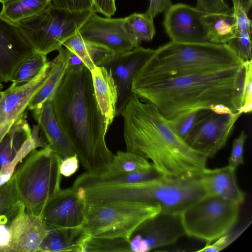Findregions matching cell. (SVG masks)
<instances>
[{
	"instance_id": "cell-19",
	"label": "cell",
	"mask_w": 252,
	"mask_h": 252,
	"mask_svg": "<svg viewBox=\"0 0 252 252\" xmlns=\"http://www.w3.org/2000/svg\"><path fill=\"white\" fill-rule=\"evenodd\" d=\"M236 169L227 165L204 170L199 179L206 194L219 196L241 205L245 195L237 183Z\"/></svg>"
},
{
	"instance_id": "cell-24",
	"label": "cell",
	"mask_w": 252,
	"mask_h": 252,
	"mask_svg": "<svg viewBox=\"0 0 252 252\" xmlns=\"http://www.w3.org/2000/svg\"><path fill=\"white\" fill-rule=\"evenodd\" d=\"M58 55L51 61L50 72L41 87L31 99L28 108L33 110L52 96L63 79L70 64L72 53L66 47H62Z\"/></svg>"
},
{
	"instance_id": "cell-4",
	"label": "cell",
	"mask_w": 252,
	"mask_h": 252,
	"mask_svg": "<svg viewBox=\"0 0 252 252\" xmlns=\"http://www.w3.org/2000/svg\"><path fill=\"white\" fill-rule=\"evenodd\" d=\"M243 63L226 44L170 41L154 50L134 76L131 84L151 83Z\"/></svg>"
},
{
	"instance_id": "cell-8",
	"label": "cell",
	"mask_w": 252,
	"mask_h": 252,
	"mask_svg": "<svg viewBox=\"0 0 252 252\" xmlns=\"http://www.w3.org/2000/svg\"><path fill=\"white\" fill-rule=\"evenodd\" d=\"M94 10L72 12L51 5L39 14L15 23L35 52L59 51Z\"/></svg>"
},
{
	"instance_id": "cell-2",
	"label": "cell",
	"mask_w": 252,
	"mask_h": 252,
	"mask_svg": "<svg viewBox=\"0 0 252 252\" xmlns=\"http://www.w3.org/2000/svg\"><path fill=\"white\" fill-rule=\"evenodd\" d=\"M126 150L149 160L162 177L199 178L208 158L180 138L152 103L132 94L121 114Z\"/></svg>"
},
{
	"instance_id": "cell-11",
	"label": "cell",
	"mask_w": 252,
	"mask_h": 252,
	"mask_svg": "<svg viewBox=\"0 0 252 252\" xmlns=\"http://www.w3.org/2000/svg\"><path fill=\"white\" fill-rule=\"evenodd\" d=\"M240 112L220 114L211 110L193 126L185 140L208 158H213L225 145Z\"/></svg>"
},
{
	"instance_id": "cell-12",
	"label": "cell",
	"mask_w": 252,
	"mask_h": 252,
	"mask_svg": "<svg viewBox=\"0 0 252 252\" xmlns=\"http://www.w3.org/2000/svg\"><path fill=\"white\" fill-rule=\"evenodd\" d=\"M78 32L84 38L103 46L114 54L129 51L139 46L127 29L125 18H103L94 11Z\"/></svg>"
},
{
	"instance_id": "cell-18",
	"label": "cell",
	"mask_w": 252,
	"mask_h": 252,
	"mask_svg": "<svg viewBox=\"0 0 252 252\" xmlns=\"http://www.w3.org/2000/svg\"><path fill=\"white\" fill-rule=\"evenodd\" d=\"M51 69L48 61L38 74L26 85L9 90L0 102V142L14 122L25 113L28 104L47 77Z\"/></svg>"
},
{
	"instance_id": "cell-41",
	"label": "cell",
	"mask_w": 252,
	"mask_h": 252,
	"mask_svg": "<svg viewBox=\"0 0 252 252\" xmlns=\"http://www.w3.org/2000/svg\"><path fill=\"white\" fill-rule=\"evenodd\" d=\"M195 7L207 13H225L231 8L224 0H196Z\"/></svg>"
},
{
	"instance_id": "cell-40",
	"label": "cell",
	"mask_w": 252,
	"mask_h": 252,
	"mask_svg": "<svg viewBox=\"0 0 252 252\" xmlns=\"http://www.w3.org/2000/svg\"><path fill=\"white\" fill-rule=\"evenodd\" d=\"M247 228L232 232L231 231L222 235L213 242L206 244L202 249L197 251L201 252H218L228 247L235 241Z\"/></svg>"
},
{
	"instance_id": "cell-25",
	"label": "cell",
	"mask_w": 252,
	"mask_h": 252,
	"mask_svg": "<svg viewBox=\"0 0 252 252\" xmlns=\"http://www.w3.org/2000/svg\"><path fill=\"white\" fill-rule=\"evenodd\" d=\"M24 113L14 122L0 142V170L11 162L32 136V130Z\"/></svg>"
},
{
	"instance_id": "cell-26",
	"label": "cell",
	"mask_w": 252,
	"mask_h": 252,
	"mask_svg": "<svg viewBox=\"0 0 252 252\" xmlns=\"http://www.w3.org/2000/svg\"><path fill=\"white\" fill-rule=\"evenodd\" d=\"M90 71L95 66H101L114 53L107 48L89 41L77 32L63 44Z\"/></svg>"
},
{
	"instance_id": "cell-43",
	"label": "cell",
	"mask_w": 252,
	"mask_h": 252,
	"mask_svg": "<svg viewBox=\"0 0 252 252\" xmlns=\"http://www.w3.org/2000/svg\"><path fill=\"white\" fill-rule=\"evenodd\" d=\"M172 5L171 0H150L149 7L145 13L154 19L158 14L165 12Z\"/></svg>"
},
{
	"instance_id": "cell-1",
	"label": "cell",
	"mask_w": 252,
	"mask_h": 252,
	"mask_svg": "<svg viewBox=\"0 0 252 252\" xmlns=\"http://www.w3.org/2000/svg\"><path fill=\"white\" fill-rule=\"evenodd\" d=\"M56 120L86 172L104 173L114 156L105 141L107 132L94 93L91 71L70 62L52 97Z\"/></svg>"
},
{
	"instance_id": "cell-23",
	"label": "cell",
	"mask_w": 252,
	"mask_h": 252,
	"mask_svg": "<svg viewBox=\"0 0 252 252\" xmlns=\"http://www.w3.org/2000/svg\"><path fill=\"white\" fill-rule=\"evenodd\" d=\"M47 227L37 252H83L84 244L90 236L81 226L66 228L47 225Z\"/></svg>"
},
{
	"instance_id": "cell-38",
	"label": "cell",
	"mask_w": 252,
	"mask_h": 252,
	"mask_svg": "<svg viewBox=\"0 0 252 252\" xmlns=\"http://www.w3.org/2000/svg\"><path fill=\"white\" fill-rule=\"evenodd\" d=\"M55 7L72 12L94 10L93 0H51Z\"/></svg>"
},
{
	"instance_id": "cell-13",
	"label": "cell",
	"mask_w": 252,
	"mask_h": 252,
	"mask_svg": "<svg viewBox=\"0 0 252 252\" xmlns=\"http://www.w3.org/2000/svg\"><path fill=\"white\" fill-rule=\"evenodd\" d=\"M86 202L80 190L72 186L61 189L49 199L39 215L48 225L80 227L85 218Z\"/></svg>"
},
{
	"instance_id": "cell-27",
	"label": "cell",
	"mask_w": 252,
	"mask_h": 252,
	"mask_svg": "<svg viewBox=\"0 0 252 252\" xmlns=\"http://www.w3.org/2000/svg\"><path fill=\"white\" fill-rule=\"evenodd\" d=\"M203 19L208 42L226 44L235 33L236 24L232 8L225 13H204Z\"/></svg>"
},
{
	"instance_id": "cell-17",
	"label": "cell",
	"mask_w": 252,
	"mask_h": 252,
	"mask_svg": "<svg viewBox=\"0 0 252 252\" xmlns=\"http://www.w3.org/2000/svg\"><path fill=\"white\" fill-rule=\"evenodd\" d=\"M34 52L17 27L0 16V79L11 82L19 65Z\"/></svg>"
},
{
	"instance_id": "cell-36",
	"label": "cell",
	"mask_w": 252,
	"mask_h": 252,
	"mask_svg": "<svg viewBox=\"0 0 252 252\" xmlns=\"http://www.w3.org/2000/svg\"><path fill=\"white\" fill-rule=\"evenodd\" d=\"M233 16L235 21L236 32H251L252 22L248 16L252 0H231Z\"/></svg>"
},
{
	"instance_id": "cell-22",
	"label": "cell",
	"mask_w": 252,
	"mask_h": 252,
	"mask_svg": "<svg viewBox=\"0 0 252 252\" xmlns=\"http://www.w3.org/2000/svg\"><path fill=\"white\" fill-rule=\"evenodd\" d=\"M161 176L152 164L143 170L114 174H92L86 172L74 181L72 187L83 189L103 187L123 186L145 182Z\"/></svg>"
},
{
	"instance_id": "cell-14",
	"label": "cell",
	"mask_w": 252,
	"mask_h": 252,
	"mask_svg": "<svg viewBox=\"0 0 252 252\" xmlns=\"http://www.w3.org/2000/svg\"><path fill=\"white\" fill-rule=\"evenodd\" d=\"M154 50L138 46L125 52L113 54L103 64L111 73L117 87L118 100L116 111L118 116L132 93V79L152 56Z\"/></svg>"
},
{
	"instance_id": "cell-29",
	"label": "cell",
	"mask_w": 252,
	"mask_h": 252,
	"mask_svg": "<svg viewBox=\"0 0 252 252\" xmlns=\"http://www.w3.org/2000/svg\"><path fill=\"white\" fill-rule=\"evenodd\" d=\"M25 207L20 202L12 176L0 186V224L8 226Z\"/></svg>"
},
{
	"instance_id": "cell-49",
	"label": "cell",
	"mask_w": 252,
	"mask_h": 252,
	"mask_svg": "<svg viewBox=\"0 0 252 252\" xmlns=\"http://www.w3.org/2000/svg\"><path fill=\"white\" fill-rule=\"evenodd\" d=\"M0 2L2 3V0H0Z\"/></svg>"
},
{
	"instance_id": "cell-46",
	"label": "cell",
	"mask_w": 252,
	"mask_h": 252,
	"mask_svg": "<svg viewBox=\"0 0 252 252\" xmlns=\"http://www.w3.org/2000/svg\"><path fill=\"white\" fill-rule=\"evenodd\" d=\"M5 94V91H0V102L2 99V98L4 97V95Z\"/></svg>"
},
{
	"instance_id": "cell-37",
	"label": "cell",
	"mask_w": 252,
	"mask_h": 252,
	"mask_svg": "<svg viewBox=\"0 0 252 252\" xmlns=\"http://www.w3.org/2000/svg\"><path fill=\"white\" fill-rule=\"evenodd\" d=\"M242 102L239 112L250 113L252 109V61L245 62Z\"/></svg>"
},
{
	"instance_id": "cell-6",
	"label": "cell",
	"mask_w": 252,
	"mask_h": 252,
	"mask_svg": "<svg viewBox=\"0 0 252 252\" xmlns=\"http://www.w3.org/2000/svg\"><path fill=\"white\" fill-rule=\"evenodd\" d=\"M62 159L47 145L31 151L15 168L12 176L26 210L39 215L46 201L60 190Z\"/></svg>"
},
{
	"instance_id": "cell-3",
	"label": "cell",
	"mask_w": 252,
	"mask_h": 252,
	"mask_svg": "<svg viewBox=\"0 0 252 252\" xmlns=\"http://www.w3.org/2000/svg\"><path fill=\"white\" fill-rule=\"evenodd\" d=\"M244 63L230 68L132 84V93L153 104L167 120L222 104L235 113L242 102Z\"/></svg>"
},
{
	"instance_id": "cell-31",
	"label": "cell",
	"mask_w": 252,
	"mask_h": 252,
	"mask_svg": "<svg viewBox=\"0 0 252 252\" xmlns=\"http://www.w3.org/2000/svg\"><path fill=\"white\" fill-rule=\"evenodd\" d=\"M152 165L148 159L138 154L127 151H119L114 155L107 170L101 174L133 172L148 168Z\"/></svg>"
},
{
	"instance_id": "cell-28",
	"label": "cell",
	"mask_w": 252,
	"mask_h": 252,
	"mask_svg": "<svg viewBox=\"0 0 252 252\" xmlns=\"http://www.w3.org/2000/svg\"><path fill=\"white\" fill-rule=\"evenodd\" d=\"M51 0H10L2 3L0 16L15 24L42 12L52 4Z\"/></svg>"
},
{
	"instance_id": "cell-42",
	"label": "cell",
	"mask_w": 252,
	"mask_h": 252,
	"mask_svg": "<svg viewBox=\"0 0 252 252\" xmlns=\"http://www.w3.org/2000/svg\"><path fill=\"white\" fill-rule=\"evenodd\" d=\"M79 161L76 154L63 158L60 167L61 175L68 177L74 174L78 169Z\"/></svg>"
},
{
	"instance_id": "cell-44",
	"label": "cell",
	"mask_w": 252,
	"mask_h": 252,
	"mask_svg": "<svg viewBox=\"0 0 252 252\" xmlns=\"http://www.w3.org/2000/svg\"><path fill=\"white\" fill-rule=\"evenodd\" d=\"M95 12L110 18L116 11L115 0H93Z\"/></svg>"
},
{
	"instance_id": "cell-7",
	"label": "cell",
	"mask_w": 252,
	"mask_h": 252,
	"mask_svg": "<svg viewBox=\"0 0 252 252\" xmlns=\"http://www.w3.org/2000/svg\"><path fill=\"white\" fill-rule=\"evenodd\" d=\"M160 212L159 205L152 202H86L85 218L81 227L92 237L129 239L140 224Z\"/></svg>"
},
{
	"instance_id": "cell-21",
	"label": "cell",
	"mask_w": 252,
	"mask_h": 252,
	"mask_svg": "<svg viewBox=\"0 0 252 252\" xmlns=\"http://www.w3.org/2000/svg\"><path fill=\"white\" fill-rule=\"evenodd\" d=\"M91 73L95 98L108 130L116 116L117 87L111 73L105 67L95 66Z\"/></svg>"
},
{
	"instance_id": "cell-33",
	"label": "cell",
	"mask_w": 252,
	"mask_h": 252,
	"mask_svg": "<svg viewBox=\"0 0 252 252\" xmlns=\"http://www.w3.org/2000/svg\"><path fill=\"white\" fill-rule=\"evenodd\" d=\"M131 252L128 238L89 237L83 246V252Z\"/></svg>"
},
{
	"instance_id": "cell-10",
	"label": "cell",
	"mask_w": 252,
	"mask_h": 252,
	"mask_svg": "<svg viewBox=\"0 0 252 252\" xmlns=\"http://www.w3.org/2000/svg\"><path fill=\"white\" fill-rule=\"evenodd\" d=\"M186 235L180 214L160 212L144 220L129 240L131 252H147L176 243Z\"/></svg>"
},
{
	"instance_id": "cell-5",
	"label": "cell",
	"mask_w": 252,
	"mask_h": 252,
	"mask_svg": "<svg viewBox=\"0 0 252 252\" xmlns=\"http://www.w3.org/2000/svg\"><path fill=\"white\" fill-rule=\"evenodd\" d=\"M205 194L199 178L162 177L142 183L101 187L97 191L101 202H152L159 205L162 212L177 214Z\"/></svg>"
},
{
	"instance_id": "cell-45",
	"label": "cell",
	"mask_w": 252,
	"mask_h": 252,
	"mask_svg": "<svg viewBox=\"0 0 252 252\" xmlns=\"http://www.w3.org/2000/svg\"><path fill=\"white\" fill-rule=\"evenodd\" d=\"M9 235L8 227L7 225L0 224V252H3L6 247L8 241Z\"/></svg>"
},
{
	"instance_id": "cell-34",
	"label": "cell",
	"mask_w": 252,
	"mask_h": 252,
	"mask_svg": "<svg viewBox=\"0 0 252 252\" xmlns=\"http://www.w3.org/2000/svg\"><path fill=\"white\" fill-rule=\"evenodd\" d=\"M210 110H200L167 120L175 133L184 141L195 124L208 114Z\"/></svg>"
},
{
	"instance_id": "cell-20",
	"label": "cell",
	"mask_w": 252,
	"mask_h": 252,
	"mask_svg": "<svg viewBox=\"0 0 252 252\" xmlns=\"http://www.w3.org/2000/svg\"><path fill=\"white\" fill-rule=\"evenodd\" d=\"M32 111L34 119L43 132L48 146L62 158L75 155L56 120L52 98H48Z\"/></svg>"
},
{
	"instance_id": "cell-9",
	"label": "cell",
	"mask_w": 252,
	"mask_h": 252,
	"mask_svg": "<svg viewBox=\"0 0 252 252\" xmlns=\"http://www.w3.org/2000/svg\"><path fill=\"white\" fill-rule=\"evenodd\" d=\"M240 205L206 194L180 214L186 235L210 244L233 229L238 221Z\"/></svg>"
},
{
	"instance_id": "cell-30",
	"label": "cell",
	"mask_w": 252,
	"mask_h": 252,
	"mask_svg": "<svg viewBox=\"0 0 252 252\" xmlns=\"http://www.w3.org/2000/svg\"><path fill=\"white\" fill-rule=\"evenodd\" d=\"M48 62L46 55L34 51L17 67L12 77V83L7 89L12 90L30 82Z\"/></svg>"
},
{
	"instance_id": "cell-16",
	"label": "cell",
	"mask_w": 252,
	"mask_h": 252,
	"mask_svg": "<svg viewBox=\"0 0 252 252\" xmlns=\"http://www.w3.org/2000/svg\"><path fill=\"white\" fill-rule=\"evenodd\" d=\"M7 227L9 238L3 252H37L48 228L39 215L26 209Z\"/></svg>"
},
{
	"instance_id": "cell-48",
	"label": "cell",
	"mask_w": 252,
	"mask_h": 252,
	"mask_svg": "<svg viewBox=\"0 0 252 252\" xmlns=\"http://www.w3.org/2000/svg\"><path fill=\"white\" fill-rule=\"evenodd\" d=\"M9 0H2V3L4 2H6V1H9Z\"/></svg>"
},
{
	"instance_id": "cell-32",
	"label": "cell",
	"mask_w": 252,
	"mask_h": 252,
	"mask_svg": "<svg viewBox=\"0 0 252 252\" xmlns=\"http://www.w3.org/2000/svg\"><path fill=\"white\" fill-rule=\"evenodd\" d=\"M128 32L139 45L142 41H151L156 34L154 19L145 13H134L125 18Z\"/></svg>"
},
{
	"instance_id": "cell-47",
	"label": "cell",
	"mask_w": 252,
	"mask_h": 252,
	"mask_svg": "<svg viewBox=\"0 0 252 252\" xmlns=\"http://www.w3.org/2000/svg\"><path fill=\"white\" fill-rule=\"evenodd\" d=\"M3 85L2 83V81L0 79V91H1V90L3 88Z\"/></svg>"
},
{
	"instance_id": "cell-15",
	"label": "cell",
	"mask_w": 252,
	"mask_h": 252,
	"mask_svg": "<svg viewBox=\"0 0 252 252\" xmlns=\"http://www.w3.org/2000/svg\"><path fill=\"white\" fill-rule=\"evenodd\" d=\"M204 12L184 3L172 4L165 12L163 26L171 41L183 43L208 42L203 19Z\"/></svg>"
},
{
	"instance_id": "cell-35",
	"label": "cell",
	"mask_w": 252,
	"mask_h": 252,
	"mask_svg": "<svg viewBox=\"0 0 252 252\" xmlns=\"http://www.w3.org/2000/svg\"><path fill=\"white\" fill-rule=\"evenodd\" d=\"M226 44L243 63L252 61L251 32H236Z\"/></svg>"
},
{
	"instance_id": "cell-39",
	"label": "cell",
	"mask_w": 252,
	"mask_h": 252,
	"mask_svg": "<svg viewBox=\"0 0 252 252\" xmlns=\"http://www.w3.org/2000/svg\"><path fill=\"white\" fill-rule=\"evenodd\" d=\"M246 139V132L242 131L233 142L228 165L234 169L236 170L240 165L244 163V149Z\"/></svg>"
}]
</instances>
